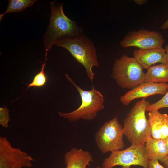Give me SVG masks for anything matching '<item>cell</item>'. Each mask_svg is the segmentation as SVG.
I'll return each instance as SVG.
<instances>
[{"label": "cell", "instance_id": "6da1fadb", "mask_svg": "<svg viewBox=\"0 0 168 168\" xmlns=\"http://www.w3.org/2000/svg\"><path fill=\"white\" fill-rule=\"evenodd\" d=\"M50 3V23L44 36V47L47 52L61 38L75 37L83 34L82 28L64 14L63 3L55 0Z\"/></svg>", "mask_w": 168, "mask_h": 168}, {"label": "cell", "instance_id": "7a4b0ae2", "mask_svg": "<svg viewBox=\"0 0 168 168\" xmlns=\"http://www.w3.org/2000/svg\"><path fill=\"white\" fill-rule=\"evenodd\" d=\"M150 104L145 98L137 102L124 120V135L131 144H145L151 137L148 120L145 114Z\"/></svg>", "mask_w": 168, "mask_h": 168}, {"label": "cell", "instance_id": "3957f363", "mask_svg": "<svg viewBox=\"0 0 168 168\" xmlns=\"http://www.w3.org/2000/svg\"><path fill=\"white\" fill-rule=\"evenodd\" d=\"M64 48L79 63L85 68L87 75L92 82L95 73L92 69L98 67L96 51L92 40L82 34L77 36L65 37L58 40L55 44Z\"/></svg>", "mask_w": 168, "mask_h": 168}, {"label": "cell", "instance_id": "277c9868", "mask_svg": "<svg viewBox=\"0 0 168 168\" xmlns=\"http://www.w3.org/2000/svg\"><path fill=\"white\" fill-rule=\"evenodd\" d=\"M65 76L79 93L82 103L78 108L71 112L64 113L58 111L59 116L71 122H76L80 119L90 121L93 120L98 112L104 108V96L93 86L90 90H83L68 75L65 74Z\"/></svg>", "mask_w": 168, "mask_h": 168}, {"label": "cell", "instance_id": "5b68a950", "mask_svg": "<svg viewBox=\"0 0 168 168\" xmlns=\"http://www.w3.org/2000/svg\"><path fill=\"white\" fill-rule=\"evenodd\" d=\"M143 69L134 57L124 55L114 62L111 77L121 87L131 90L144 82Z\"/></svg>", "mask_w": 168, "mask_h": 168}, {"label": "cell", "instance_id": "8992f818", "mask_svg": "<svg viewBox=\"0 0 168 168\" xmlns=\"http://www.w3.org/2000/svg\"><path fill=\"white\" fill-rule=\"evenodd\" d=\"M148 161L145 144H131L124 149L113 151L105 159L102 168H113L120 166L122 168H131L132 165L139 166L148 168Z\"/></svg>", "mask_w": 168, "mask_h": 168}, {"label": "cell", "instance_id": "52a82bcc", "mask_svg": "<svg viewBox=\"0 0 168 168\" xmlns=\"http://www.w3.org/2000/svg\"><path fill=\"white\" fill-rule=\"evenodd\" d=\"M123 127L118 117L105 122L95 136L96 143L103 154L123 150L125 147Z\"/></svg>", "mask_w": 168, "mask_h": 168}, {"label": "cell", "instance_id": "ba28073f", "mask_svg": "<svg viewBox=\"0 0 168 168\" xmlns=\"http://www.w3.org/2000/svg\"><path fill=\"white\" fill-rule=\"evenodd\" d=\"M34 161L26 152L13 147L6 137H0V168H30Z\"/></svg>", "mask_w": 168, "mask_h": 168}, {"label": "cell", "instance_id": "9c48e42d", "mask_svg": "<svg viewBox=\"0 0 168 168\" xmlns=\"http://www.w3.org/2000/svg\"><path fill=\"white\" fill-rule=\"evenodd\" d=\"M164 42L160 33L143 29L131 31L121 40L119 44L124 48L135 47L145 49L163 47Z\"/></svg>", "mask_w": 168, "mask_h": 168}, {"label": "cell", "instance_id": "30bf717a", "mask_svg": "<svg viewBox=\"0 0 168 168\" xmlns=\"http://www.w3.org/2000/svg\"><path fill=\"white\" fill-rule=\"evenodd\" d=\"M168 90V84L144 82L121 96L120 100L127 106L135 99L145 98L156 94L164 95Z\"/></svg>", "mask_w": 168, "mask_h": 168}, {"label": "cell", "instance_id": "8fae6325", "mask_svg": "<svg viewBox=\"0 0 168 168\" xmlns=\"http://www.w3.org/2000/svg\"><path fill=\"white\" fill-rule=\"evenodd\" d=\"M133 54L134 57L143 69L147 70L157 63L166 64V50L163 47L135 49Z\"/></svg>", "mask_w": 168, "mask_h": 168}, {"label": "cell", "instance_id": "7c38bea8", "mask_svg": "<svg viewBox=\"0 0 168 168\" xmlns=\"http://www.w3.org/2000/svg\"><path fill=\"white\" fill-rule=\"evenodd\" d=\"M148 115L151 137L165 139L168 136V114L154 110L149 111Z\"/></svg>", "mask_w": 168, "mask_h": 168}, {"label": "cell", "instance_id": "4fadbf2b", "mask_svg": "<svg viewBox=\"0 0 168 168\" xmlns=\"http://www.w3.org/2000/svg\"><path fill=\"white\" fill-rule=\"evenodd\" d=\"M64 160L66 168H86L93 161L90 152L75 147L65 153Z\"/></svg>", "mask_w": 168, "mask_h": 168}, {"label": "cell", "instance_id": "5bb4252c", "mask_svg": "<svg viewBox=\"0 0 168 168\" xmlns=\"http://www.w3.org/2000/svg\"><path fill=\"white\" fill-rule=\"evenodd\" d=\"M145 148L148 160L160 161L168 156V150L165 139L149 137L145 144Z\"/></svg>", "mask_w": 168, "mask_h": 168}, {"label": "cell", "instance_id": "9a60e30c", "mask_svg": "<svg viewBox=\"0 0 168 168\" xmlns=\"http://www.w3.org/2000/svg\"><path fill=\"white\" fill-rule=\"evenodd\" d=\"M144 82L157 83L168 82V65L161 63L150 67L145 73Z\"/></svg>", "mask_w": 168, "mask_h": 168}, {"label": "cell", "instance_id": "2e32d148", "mask_svg": "<svg viewBox=\"0 0 168 168\" xmlns=\"http://www.w3.org/2000/svg\"><path fill=\"white\" fill-rule=\"evenodd\" d=\"M36 0H9L6 11L0 15V21L5 14L13 12H19L31 7Z\"/></svg>", "mask_w": 168, "mask_h": 168}, {"label": "cell", "instance_id": "e0dca14e", "mask_svg": "<svg viewBox=\"0 0 168 168\" xmlns=\"http://www.w3.org/2000/svg\"><path fill=\"white\" fill-rule=\"evenodd\" d=\"M47 52H45V59L43 63H42L41 69L39 72L36 74L34 77L32 82L28 84L26 91L31 87H43L46 84L47 80V77L46 75L44 69L47 60Z\"/></svg>", "mask_w": 168, "mask_h": 168}, {"label": "cell", "instance_id": "ac0fdd59", "mask_svg": "<svg viewBox=\"0 0 168 168\" xmlns=\"http://www.w3.org/2000/svg\"><path fill=\"white\" fill-rule=\"evenodd\" d=\"M163 108H168V90L164 96L157 101L150 104L147 109V111L159 110Z\"/></svg>", "mask_w": 168, "mask_h": 168}, {"label": "cell", "instance_id": "d6986e66", "mask_svg": "<svg viewBox=\"0 0 168 168\" xmlns=\"http://www.w3.org/2000/svg\"><path fill=\"white\" fill-rule=\"evenodd\" d=\"M9 110L6 107L0 108V124L3 127L7 128L10 121Z\"/></svg>", "mask_w": 168, "mask_h": 168}, {"label": "cell", "instance_id": "ffe728a7", "mask_svg": "<svg viewBox=\"0 0 168 168\" xmlns=\"http://www.w3.org/2000/svg\"><path fill=\"white\" fill-rule=\"evenodd\" d=\"M157 160H148V168H166Z\"/></svg>", "mask_w": 168, "mask_h": 168}, {"label": "cell", "instance_id": "44dd1931", "mask_svg": "<svg viewBox=\"0 0 168 168\" xmlns=\"http://www.w3.org/2000/svg\"><path fill=\"white\" fill-rule=\"evenodd\" d=\"M159 161L164 165L166 168H168V156L161 160Z\"/></svg>", "mask_w": 168, "mask_h": 168}, {"label": "cell", "instance_id": "7402d4cb", "mask_svg": "<svg viewBox=\"0 0 168 168\" xmlns=\"http://www.w3.org/2000/svg\"><path fill=\"white\" fill-rule=\"evenodd\" d=\"M160 28L163 30L168 29V18L161 26Z\"/></svg>", "mask_w": 168, "mask_h": 168}, {"label": "cell", "instance_id": "603a6c76", "mask_svg": "<svg viewBox=\"0 0 168 168\" xmlns=\"http://www.w3.org/2000/svg\"><path fill=\"white\" fill-rule=\"evenodd\" d=\"M135 2L137 5H140L144 4L147 2V0H134Z\"/></svg>", "mask_w": 168, "mask_h": 168}, {"label": "cell", "instance_id": "cb8c5ba5", "mask_svg": "<svg viewBox=\"0 0 168 168\" xmlns=\"http://www.w3.org/2000/svg\"><path fill=\"white\" fill-rule=\"evenodd\" d=\"M165 49L166 50V64L168 65V44L166 46Z\"/></svg>", "mask_w": 168, "mask_h": 168}, {"label": "cell", "instance_id": "d4e9b609", "mask_svg": "<svg viewBox=\"0 0 168 168\" xmlns=\"http://www.w3.org/2000/svg\"><path fill=\"white\" fill-rule=\"evenodd\" d=\"M166 144V147L168 150V137L165 139Z\"/></svg>", "mask_w": 168, "mask_h": 168}, {"label": "cell", "instance_id": "484cf974", "mask_svg": "<svg viewBox=\"0 0 168 168\" xmlns=\"http://www.w3.org/2000/svg\"><path fill=\"white\" fill-rule=\"evenodd\" d=\"M96 168H102V167L100 166H97Z\"/></svg>", "mask_w": 168, "mask_h": 168}]
</instances>
